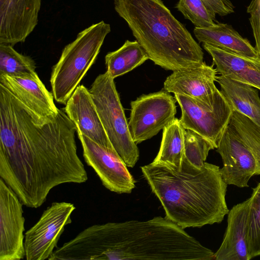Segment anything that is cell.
<instances>
[{
  "instance_id": "7402d4cb",
  "label": "cell",
  "mask_w": 260,
  "mask_h": 260,
  "mask_svg": "<svg viewBox=\"0 0 260 260\" xmlns=\"http://www.w3.org/2000/svg\"><path fill=\"white\" fill-rule=\"evenodd\" d=\"M148 59L147 53L137 40H126L119 49L106 54L105 64L107 71L115 79L132 71Z\"/></svg>"
},
{
  "instance_id": "2e32d148",
  "label": "cell",
  "mask_w": 260,
  "mask_h": 260,
  "mask_svg": "<svg viewBox=\"0 0 260 260\" xmlns=\"http://www.w3.org/2000/svg\"><path fill=\"white\" fill-rule=\"evenodd\" d=\"M0 84L38 115L44 118L56 115L59 109L52 93L46 88L37 73L23 77L0 74Z\"/></svg>"
},
{
  "instance_id": "ba28073f",
  "label": "cell",
  "mask_w": 260,
  "mask_h": 260,
  "mask_svg": "<svg viewBox=\"0 0 260 260\" xmlns=\"http://www.w3.org/2000/svg\"><path fill=\"white\" fill-rule=\"evenodd\" d=\"M74 205L65 202H53L45 210L39 220L25 233V258L45 260L57 247L65 227L71 223Z\"/></svg>"
},
{
  "instance_id": "ffe728a7",
  "label": "cell",
  "mask_w": 260,
  "mask_h": 260,
  "mask_svg": "<svg viewBox=\"0 0 260 260\" xmlns=\"http://www.w3.org/2000/svg\"><path fill=\"white\" fill-rule=\"evenodd\" d=\"M216 82L232 110L246 116L260 127V98L257 90L248 84L222 75L217 76Z\"/></svg>"
},
{
  "instance_id": "603a6c76",
  "label": "cell",
  "mask_w": 260,
  "mask_h": 260,
  "mask_svg": "<svg viewBox=\"0 0 260 260\" xmlns=\"http://www.w3.org/2000/svg\"><path fill=\"white\" fill-rule=\"evenodd\" d=\"M36 63L29 56L16 51L12 46L0 44V74L23 77L36 72Z\"/></svg>"
},
{
  "instance_id": "484cf974",
  "label": "cell",
  "mask_w": 260,
  "mask_h": 260,
  "mask_svg": "<svg viewBox=\"0 0 260 260\" xmlns=\"http://www.w3.org/2000/svg\"><path fill=\"white\" fill-rule=\"evenodd\" d=\"M248 225V247L250 259L260 256V182L252 188L250 197Z\"/></svg>"
},
{
  "instance_id": "6da1fadb",
  "label": "cell",
  "mask_w": 260,
  "mask_h": 260,
  "mask_svg": "<svg viewBox=\"0 0 260 260\" xmlns=\"http://www.w3.org/2000/svg\"><path fill=\"white\" fill-rule=\"evenodd\" d=\"M76 132L63 109L44 118L0 84V177L24 205L39 208L53 188L87 180Z\"/></svg>"
},
{
  "instance_id": "e0dca14e",
  "label": "cell",
  "mask_w": 260,
  "mask_h": 260,
  "mask_svg": "<svg viewBox=\"0 0 260 260\" xmlns=\"http://www.w3.org/2000/svg\"><path fill=\"white\" fill-rule=\"evenodd\" d=\"M251 198L233 207L222 242L214 253L215 260H249L248 225Z\"/></svg>"
},
{
  "instance_id": "3957f363",
  "label": "cell",
  "mask_w": 260,
  "mask_h": 260,
  "mask_svg": "<svg viewBox=\"0 0 260 260\" xmlns=\"http://www.w3.org/2000/svg\"><path fill=\"white\" fill-rule=\"evenodd\" d=\"M88 246L98 260H212L213 252L166 217L94 224Z\"/></svg>"
},
{
  "instance_id": "5b68a950",
  "label": "cell",
  "mask_w": 260,
  "mask_h": 260,
  "mask_svg": "<svg viewBox=\"0 0 260 260\" xmlns=\"http://www.w3.org/2000/svg\"><path fill=\"white\" fill-rule=\"evenodd\" d=\"M111 26L104 21L92 24L78 33L64 47L50 77L54 100L66 105L88 70L94 62Z\"/></svg>"
},
{
  "instance_id": "4316f807",
  "label": "cell",
  "mask_w": 260,
  "mask_h": 260,
  "mask_svg": "<svg viewBox=\"0 0 260 260\" xmlns=\"http://www.w3.org/2000/svg\"><path fill=\"white\" fill-rule=\"evenodd\" d=\"M175 8L196 27H206L215 24L216 14L202 0H179Z\"/></svg>"
},
{
  "instance_id": "44dd1931",
  "label": "cell",
  "mask_w": 260,
  "mask_h": 260,
  "mask_svg": "<svg viewBox=\"0 0 260 260\" xmlns=\"http://www.w3.org/2000/svg\"><path fill=\"white\" fill-rule=\"evenodd\" d=\"M162 130L160 148L152 162L166 164L179 171L184 156L186 130L176 118Z\"/></svg>"
},
{
  "instance_id": "7c38bea8",
  "label": "cell",
  "mask_w": 260,
  "mask_h": 260,
  "mask_svg": "<svg viewBox=\"0 0 260 260\" xmlns=\"http://www.w3.org/2000/svg\"><path fill=\"white\" fill-rule=\"evenodd\" d=\"M216 149L222 160L223 167L220 168V172L223 181L227 185L248 187L249 179L256 172V160L230 123L223 131Z\"/></svg>"
},
{
  "instance_id": "277c9868",
  "label": "cell",
  "mask_w": 260,
  "mask_h": 260,
  "mask_svg": "<svg viewBox=\"0 0 260 260\" xmlns=\"http://www.w3.org/2000/svg\"><path fill=\"white\" fill-rule=\"evenodd\" d=\"M114 9L155 64L175 71L204 62V52L161 0H114Z\"/></svg>"
},
{
  "instance_id": "8992f818",
  "label": "cell",
  "mask_w": 260,
  "mask_h": 260,
  "mask_svg": "<svg viewBox=\"0 0 260 260\" xmlns=\"http://www.w3.org/2000/svg\"><path fill=\"white\" fill-rule=\"evenodd\" d=\"M114 79L106 71L95 78L89 90L114 149L127 167L133 168L139 151L131 135Z\"/></svg>"
},
{
  "instance_id": "f1b7e54d",
  "label": "cell",
  "mask_w": 260,
  "mask_h": 260,
  "mask_svg": "<svg viewBox=\"0 0 260 260\" xmlns=\"http://www.w3.org/2000/svg\"><path fill=\"white\" fill-rule=\"evenodd\" d=\"M207 7L221 16L234 12V6L229 0H202Z\"/></svg>"
},
{
  "instance_id": "52a82bcc",
  "label": "cell",
  "mask_w": 260,
  "mask_h": 260,
  "mask_svg": "<svg viewBox=\"0 0 260 260\" xmlns=\"http://www.w3.org/2000/svg\"><path fill=\"white\" fill-rule=\"evenodd\" d=\"M175 97L166 90L143 94L131 103L129 131L139 144L151 138L171 123L177 112Z\"/></svg>"
},
{
  "instance_id": "8fae6325",
  "label": "cell",
  "mask_w": 260,
  "mask_h": 260,
  "mask_svg": "<svg viewBox=\"0 0 260 260\" xmlns=\"http://www.w3.org/2000/svg\"><path fill=\"white\" fill-rule=\"evenodd\" d=\"M24 205L0 178V260L25 258Z\"/></svg>"
},
{
  "instance_id": "cb8c5ba5",
  "label": "cell",
  "mask_w": 260,
  "mask_h": 260,
  "mask_svg": "<svg viewBox=\"0 0 260 260\" xmlns=\"http://www.w3.org/2000/svg\"><path fill=\"white\" fill-rule=\"evenodd\" d=\"M230 123L250 148L257 162L255 175H260V127L249 118L233 110Z\"/></svg>"
},
{
  "instance_id": "4fadbf2b",
  "label": "cell",
  "mask_w": 260,
  "mask_h": 260,
  "mask_svg": "<svg viewBox=\"0 0 260 260\" xmlns=\"http://www.w3.org/2000/svg\"><path fill=\"white\" fill-rule=\"evenodd\" d=\"M217 73L216 69L205 62L196 67L175 71L166 78L164 90L188 96L212 108L219 91L215 84Z\"/></svg>"
},
{
  "instance_id": "d6986e66",
  "label": "cell",
  "mask_w": 260,
  "mask_h": 260,
  "mask_svg": "<svg viewBox=\"0 0 260 260\" xmlns=\"http://www.w3.org/2000/svg\"><path fill=\"white\" fill-rule=\"evenodd\" d=\"M193 34L199 42L241 56L259 59L255 48L228 24L215 23L206 27H195Z\"/></svg>"
},
{
  "instance_id": "9c48e42d",
  "label": "cell",
  "mask_w": 260,
  "mask_h": 260,
  "mask_svg": "<svg viewBox=\"0 0 260 260\" xmlns=\"http://www.w3.org/2000/svg\"><path fill=\"white\" fill-rule=\"evenodd\" d=\"M181 110L180 121L184 128L192 131L217 147L218 142L229 124L233 110L219 90L212 108L188 96L175 94Z\"/></svg>"
},
{
  "instance_id": "5bb4252c",
  "label": "cell",
  "mask_w": 260,
  "mask_h": 260,
  "mask_svg": "<svg viewBox=\"0 0 260 260\" xmlns=\"http://www.w3.org/2000/svg\"><path fill=\"white\" fill-rule=\"evenodd\" d=\"M42 0H0V44L25 42L38 23Z\"/></svg>"
},
{
  "instance_id": "ac0fdd59",
  "label": "cell",
  "mask_w": 260,
  "mask_h": 260,
  "mask_svg": "<svg viewBox=\"0 0 260 260\" xmlns=\"http://www.w3.org/2000/svg\"><path fill=\"white\" fill-rule=\"evenodd\" d=\"M203 46L220 75L260 90L259 59L241 56L205 43Z\"/></svg>"
},
{
  "instance_id": "7a4b0ae2",
  "label": "cell",
  "mask_w": 260,
  "mask_h": 260,
  "mask_svg": "<svg viewBox=\"0 0 260 260\" xmlns=\"http://www.w3.org/2000/svg\"><path fill=\"white\" fill-rule=\"evenodd\" d=\"M141 170L165 217L183 229L220 223L229 212L225 201L228 185L215 165L205 162L198 169L183 160L178 171L151 162Z\"/></svg>"
},
{
  "instance_id": "83f0119b",
  "label": "cell",
  "mask_w": 260,
  "mask_h": 260,
  "mask_svg": "<svg viewBox=\"0 0 260 260\" xmlns=\"http://www.w3.org/2000/svg\"><path fill=\"white\" fill-rule=\"evenodd\" d=\"M249 21L255 40V48L260 60V0H252L247 7Z\"/></svg>"
},
{
  "instance_id": "30bf717a",
  "label": "cell",
  "mask_w": 260,
  "mask_h": 260,
  "mask_svg": "<svg viewBox=\"0 0 260 260\" xmlns=\"http://www.w3.org/2000/svg\"><path fill=\"white\" fill-rule=\"evenodd\" d=\"M87 165L91 167L103 185L117 193H131L135 181L127 166L113 148L102 146L77 131Z\"/></svg>"
},
{
  "instance_id": "9a60e30c",
  "label": "cell",
  "mask_w": 260,
  "mask_h": 260,
  "mask_svg": "<svg viewBox=\"0 0 260 260\" xmlns=\"http://www.w3.org/2000/svg\"><path fill=\"white\" fill-rule=\"evenodd\" d=\"M63 110L77 126V131L102 146L114 149L89 90L85 86H77Z\"/></svg>"
},
{
  "instance_id": "d4e9b609",
  "label": "cell",
  "mask_w": 260,
  "mask_h": 260,
  "mask_svg": "<svg viewBox=\"0 0 260 260\" xmlns=\"http://www.w3.org/2000/svg\"><path fill=\"white\" fill-rule=\"evenodd\" d=\"M215 148L211 142L199 134L189 129L185 131L183 160L201 169L205 162L209 151Z\"/></svg>"
}]
</instances>
